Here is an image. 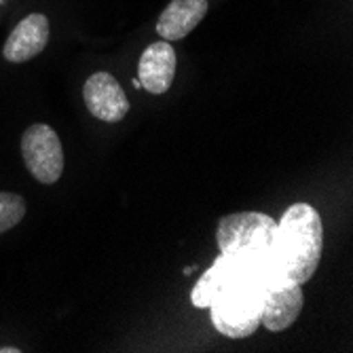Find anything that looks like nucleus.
<instances>
[{
    "mask_svg": "<svg viewBox=\"0 0 353 353\" xmlns=\"http://www.w3.org/2000/svg\"><path fill=\"white\" fill-rule=\"evenodd\" d=\"M216 243L235 265L261 275L269 288L290 283L277 265V222L263 212H237L220 218Z\"/></svg>",
    "mask_w": 353,
    "mask_h": 353,
    "instance_id": "nucleus-1",
    "label": "nucleus"
},
{
    "mask_svg": "<svg viewBox=\"0 0 353 353\" xmlns=\"http://www.w3.org/2000/svg\"><path fill=\"white\" fill-rule=\"evenodd\" d=\"M324 248V227L309 203L290 205L277 222V265L288 281L305 283L313 277Z\"/></svg>",
    "mask_w": 353,
    "mask_h": 353,
    "instance_id": "nucleus-2",
    "label": "nucleus"
},
{
    "mask_svg": "<svg viewBox=\"0 0 353 353\" xmlns=\"http://www.w3.org/2000/svg\"><path fill=\"white\" fill-rule=\"evenodd\" d=\"M269 285L250 269L233 263V273L210 303L214 328L229 339H245L261 326Z\"/></svg>",
    "mask_w": 353,
    "mask_h": 353,
    "instance_id": "nucleus-3",
    "label": "nucleus"
},
{
    "mask_svg": "<svg viewBox=\"0 0 353 353\" xmlns=\"http://www.w3.org/2000/svg\"><path fill=\"white\" fill-rule=\"evenodd\" d=\"M21 154L28 172L41 184H55L63 172L59 136L45 123L30 125L21 136Z\"/></svg>",
    "mask_w": 353,
    "mask_h": 353,
    "instance_id": "nucleus-4",
    "label": "nucleus"
},
{
    "mask_svg": "<svg viewBox=\"0 0 353 353\" xmlns=\"http://www.w3.org/2000/svg\"><path fill=\"white\" fill-rule=\"evenodd\" d=\"M87 110L104 123H119L130 112V100L110 72H95L83 85Z\"/></svg>",
    "mask_w": 353,
    "mask_h": 353,
    "instance_id": "nucleus-5",
    "label": "nucleus"
},
{
    "mask_svg": "<svg viewBox=\"0 0 353 353\" xmlns=\"http://www.w3.org/2000/svg\"><path fill=\"white\" fill-rule=\"evenodd\" d=\"M49 34L51 26L47 15L43 13H30L23 17L9 34L3 47V55L11 63H23L30 61L32 57H37L39 53L45 51L49 45Z\"/></svg>",
    "mask_w": 353,
    "mask_h": 353,
    "instance_id": "nucleus-6",
    "label": "nucleus"
},
{
    "mask_svg": "<svg viewBox=\"0 0 353 353\" xmlns=\"http://www.w3.org/2000/svg\"><path fill=\"white\" fill-rule=\"evenodd\" d=\"M176 51L168 41H157L144 49L138 61V83L152 95L170 91L176 77Z\"/></svg>",
    "mask_w": 353,
    "mask_h": 353,
    "instance_id": "nucleus-7",
    "label": "nucleus"
},
{
    "mask_svg": "<svg viewBox=\"0 0 353 353\" xmlns=\"http://www.w3.org/2000/svg\"><path fill=\"white\" fill-rule=\"evenodd\" d=\"M303 305L305 296L301 283L290 281L277 288H269L263 305L261 324L269 332H283L296 322V317L303 311Z\"/></svg>",
    "mask_w": 353,
    "mask_h": 353,
    "instance_id": "nucleus-8",
    "label": "nucleus"
},
{
    "mask_svg": "<svg viewBox=\"0 0 353 353\" xmlns=\"http://www.w3.org/2000/svg\"><path fill=\"white\" fill-rule=\"evenodd\" d=\"M208 13V0H172L157 21L159 37L168 43L182 41Z\"/></svg>",
    "mask_w": 353,
    "mask_h": 353,
    "instance_id": "nucleus-9",
    "label": "nucleus"
},
{
    "mask_svg": "<svg viewBox=\"0 0 353 353\" xmlns=\"http://www.w3.org/2000/svg\"><path fill=\"white\" fill-rule=\"evenodd\" d=\"M231 273H233V261H229L227 256L218 254L214 265L199 277V281L195 283V288H192V292H190L192 307L208 309L210 303L214 301V296L220 292V288L227 283Z\"/></svg>",
    "mask_w": 353,
    "mask_h": 353,
    "instance_id": "nucleus-10",
    "label": "nucleus"
},
{
    "mask_svg": "<svg viewBox=\"0 0 353 353\" xmlns=\"http://www.w3.org/2000/svg\"><path fill=\"white\" fill-rule=\"evenodd\" d=\"M26 216V201L17 192L0 190V233H7L23 220Z\"/></svg>",
    "mask_w": 353,
    "mask_h": 353,
    "instance_id": "nucleus-11",
    "label": "nucleus"
},
{
    "mask_svg": "<svg viewBox=\"0 0 353 353\" xmlns=\"http://www.w3.org/2000/svg\"><path fill=\"white\" fill-rule=\"evenodd\" d=\"M0 353H19V349H15V347H5V349H0Z\"/></svg>",
    "mask_w": 353,
    "mask_h": 353,
    "instance_id": "nucleus-12",
    "label": "nucleus"
}]
</instances>
